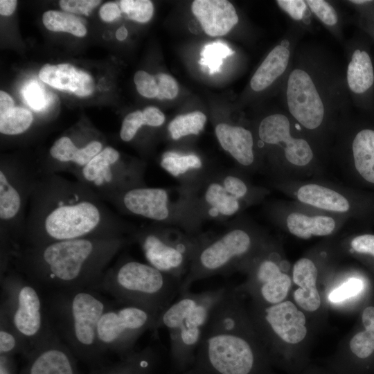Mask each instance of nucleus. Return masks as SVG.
<instances>
[{"mask_svg":"<svg viewBox=\"0 0 374 374\" xmlns=\"http://www.w3.org/2000/svg\"><path fill=\"white\" fill-rule=\"evenodd\" d=\"M352 150L357 172L365 180L374 184V130L359 131L353 141Z\"/></svg>","mask_w":374,"mask_h":374,"instance_id":"29","label":"nucleus"},{"mask_svg":"<svg viewBox=\"0 0 374 374\" xmlns=\"http://www.w3.org/2000/svg\"><path fill=\"white\" fill-rule=\"evenodd\" d=\"M188 202V197L182 201L174 202L171 192L167 188L142 185L123 192L110 202L127 213L166 223L181 217V215H189V208L181 206V203Z\"/></svg>","mask_w":374,"mask_h":374,"instance_id":"14","label":"nucleus"},{"mask_svg":"<svg viewBox=\"0 0 374 374\" xmlns=\"http://www.w3.org/2000/svg\"><path fill=\"white\" fill-rule=\"evenodd\" d=\"M45 27L53 32H66L77 37L87 34V28L76 16L57 10H48L43 14Z\"/></svg>","mask_w":374,"mask_h":374,"instance_id":"32","label":"nucleus"},{"mask_svg":"<svg viewBox=\"0 0 374 374\" xmlns=\"http://www.w3.org/2000/svg\"><path fill=\"white\" fill-rule=\"evenodd\" d=\"M276 3L296 21L302 20L307 10V3L303 0H278Z\"/></svg>","mask_w":374,"mask_h":374,"instance_id":"46","label":"nucleus"},{"mask_svg":"<svg viewBox=\"0 0 374 374\" xmlns=\"http://www.w3.org/2000/svg\"><path fill=\"white\" fill-rule=\"evenodd\" d=\"M142 112L144 121L148 126L159 127L165 122L164 114L157 107H148Z\"/></svg>","mask_w":374,"mask_h":374,"instance_id":"48","label":"nucleus"},{"mask_svg":"<svg viewBox=\"0 0 374 374\" xmlns=\"http://www.w3.org/2000/svg\"><path fill=\"white\" fill-rule=\"evenodd\" d=\"M346 81L350 91L362 94L367 91L374 82L372 61L365 51L355 49L346 69Z\"/></svg>","mask_w":374,"mask_h":374,"instance_id":"27","label":"nucleus"},{"mask_svg":"<svg viewBox=\"0 0 374 374\" xmlns=\"http://www.w3.org/2000/svg\"><path fill=\"white\" fill-rule=\"evenodd\" d=\"M181 280L148 263L123 259L106 269L92 290L159 317L179 294Z\"/></svg>","mask_w":374,"mask_h":374,"instance_id":"6","label":"nucleus"},{"mask_svg":"<svg viewBox=\"0 0 374 374\" xmlns=\"http://www.w3.org/2000/svg\"><path fill=\"white\" fill-rule=\"evenodd\" d=\"M297 197L303 203L331 211L346 212L350 208L348 201L341 194L317 184L301 186Z\"/></svg>","mask_w":374,"mask_h":374,"instance_id":"28","label":"nucleus"},{"mask_svg":"<svg viewBox=\"0 0 374 374\" xmlns=\"http://www.w3.org/2000/svg\"><path fill=\"white\" fill-rule=\"evenodd\" d=\"M293 281L299 287L294 292L296 303L303 310L314 312L321 305V296L317 287V268L308 258H301L293 267Z\"/></svg>","mask_w":374,"mask_h":374,"instance_id":"24","label":"nucleus"},{"mask_svg":"<svg viewBox=\"0 0 374 374\" xmlns=\"http://www.w3.org/2000/svg\"><path fill=\"white\" fill-rule=\"evenodd\" d=\"M133 237L139 244L148 264L181 282L207 238L163 226L135 232Z\"/></svg>","mask_w":374,"mask_h":374,"instance_id":"9","label":"nucleus"},{"mask_svg":"<svg viewBox=\"0 0 374 374\" xmlns=\"http://www.w3.org/2000/svg\"><path fill=\"white\" fill-rule=\"evenodd\" d=\"M39 78L52 87L72 92L78 96H90L95 87L91 75L68 63L46 64L40 69Z\"/></svg>","mask_w":374,"mask_h":374,"instance_id":"22","label":"nucleus"},{"mask_svg":"<svg viewBox=\"0 0 374 374\" xmlns=\"http://www.w3.org/2000/svg\"><path fill=\"white\" fill-rule=\"evenodd\" d=\"M251 288L259 299L269 305L282 302L287 296L292 281L273 260L265 259L253 270Z\"/></svg>","mask_w":374,"mask_h":374,"instance_id":"20","label":"nucleus"},{"mask_svg":"<svg viewBox=\"0 0 374 374\" xmlns=\"http://www.w3.org/2000/svg\"><path fill=\"white\" fill-rule=\"evenodd\" d=\"M130 226L79 181L42 173L31 194L23 246L80 238L125 237ZM20 245V244H19Z\"/></svg>","mask_w":374,"mask_h":374,"instance_id":"1","label":"nucleus"},{"mask_svg":"<svg viewBox=\"0 0 374 374\" xmlns=\"http://www.w3.org/2000/svg\"><path fill=\"white\" fill-rule=\"evenodd\" d=\"M119 6L130 19L141 23L150 21L154 12V6L150 0H122Z\"/></svg>","mask_w":374,"mask_h":374,"instance_id":"38","label":"nucleus"},{"mask_svg":"<svg viewBox=\"0 0 374 374\" xmlns=\"http://www.w3.org/2000/svg\"><path fill=\"white\" fill-rule=\"evenodd\" d=\"M287 42H280L267 54L250 80L252 90H265L287 71L291 59V50Z\"/></svg>","mask_w":374,"mask_h":374,"instance_id":"25","label":"nucleus"},{"mask_svg":"<svg viewBox=\"0 0 374 374\" xmlns=\"http://www.w3.org/2000/svg\"><path fill=\"white\" fill-rule=\"evenodd\" d=\"M154 78L159 87L157 98L160 100L173 99L177 96L178 84L171 75L166 73H158L154 75Z\"/></svg>","mask_w":374,"mask_h":374,"instance_id":"43","label":"nucleus"},{"mask_svg":"<svg viewBox=\"0 0 374 374\" xmlns=\"http://www.w3.org/2000/svg\"><path fill=\"white\" fill-rule=\"evenodd\" d=\"M308 374H323V373L313 372V373H309Z\"/></svg>","mask_w":374,"mask_h":374,"instance_id":"56","label":"nucleus"},{"mask_svg":"<svg viewBox=\"0 0 374 374\" xmlns=\"http://www.w3.org/2000/svg\"><path fill=\"white\" fill-rule=\"evenodd\" d=\"M251 246V235L239 228L231 229L212 238H207L181 282L180 292L189 290L190 285L197 280L226 274L249 252Z\"/></svg>","mask_w":374,"mask_h":374,"instance_id":"11","label":"nucleus"},{"mask_svg":"<svg viewBox=\"0 0 374 374\" xmlns=\"http://www.w3.org/2000/svg\"><path fill=\"white\" fill-rule=\"evenodd\" d=\"M17 3L16 0H1L0 14L3 16L11 15L15 10Z\"/></svg>","mask_w":374,"mask_h":374,"instance_id":"52","label":"nucleus"},{"mask_svg":"<svg viewBox=\"0 0 374 374\" xmlns=\"http://www.w3.org/2000/svg\"><path fill=\"white\" fill-rule=\"evenodd\" d=\"M159 360L157 350L148 346L134 350L113 364L93 368L89 374H153Z\"/></svg>","mask_w":374,"mask_h":374,"instance_id":"26","label":"nucleus"},{"mask_svg":"<svg viewBox=\"0 0 374 374\" xmlns=\"http://www.w3.org/2000/svg\"><path fill=\"white\" fill-rule=\"evenodd\" d=\"M15 357L0 355V374H19Z\"/></svg>","mask_w":374,"mask_h":374,"instance_id":"50","label":"nucleus"},{"mask_svg":"<svg viewBox=\"0 0 374 374\" xmlns=\"http://www.w3.org/2000/svg\"><path fill=\"white\" fill-rule=\"evenodd\" d=\"M120 6L114 2L104 3L99 10V15L102 20L111 22L121 16Z\"/></svg>","mask_w":374,"mask_h":374,"instance_id":"49","label":"nucleus"},{"mask_svg":"<svg viewBox=\"0 0 374 374\" xmlns=\"http://www.w3.org/2000/svg\"><path fill=\"white\" fill-rule=\"evenodd\" d=\"M127 36V30L124 26H122L120 28H118L116 32V37L119 41L125 40Z\"/></svg>","mask_w":374,"mask_h":374,"instance_id":"53","label":"nucleus"},{"mask_svg":"<svg viewBox=\"0 0 374 374\" xmlns=\"http://www.w3.org/2000/svg\"><path fill=\"white\" fill-rule=\"evenodd\" d=\"M233 53L229 46L222 42L209 43L202 48L199 64L208 67L209 74L212 75L220 71L223 60Z\"/></svg>","mask_w":374,"mask_h":374,"instance_id":"36","label":"nucleus"},{"mask_svg":"<svg viewBox=\"0 0 374 374\" xmlns=\"http://www.w3.org/2000/svg\"><path fill=\"white\" fill-rule=\"evenodd\" d=\"M258 136L263 143L282 146L286 159L293 165L304 166L313 158L308 142L291 135L290 120L283 114L275 113L265 117L258 126Z\"/></svg>","mask_w":374,"mask_h":374,"instance_id":"16","label":"nucleus"},{"mask_svg":"<svg viewBox=\"0 0 374 374\" xmlns=\"http://www.w3.org/2000/svg\"><path fill=\"white\" fill-rule=\"evenodd\" d=\"M350 245L354 251L374 258V235H358L352 240Z\"/></svg>","mask_w":374,"mask_h":374,"instance_id":"47","label":"nucleus"},{"mask_svg":"<svg viewBox=\"0 0 374 374\" xmlns=\"http://www.w3.org/2000/svg\"><path fill=\"white\" fill-rule=\"evenodd\" d=\"M220 179L226 191L239 200L247 195V186L238 177L225 174L220 177Z\"/></svg>","mask_w":374,"mask_h":374,"instance_id":"45","label":"nucleus"},{"mask_svg":"<svg viewBox=\"0 0 374 374\" xmlns=\"http://www.w3.org/2000/svg\"><path fill=\"white\" fill-rule=\"evenodd\" d=\"M368 283L361 277H351L329 294V300L339 303L345 300L361 296L366 294Z\"/></svg>","mask_w":374,"mask_h":374,"instance_id":"37","label":"nucleus"},{"mask_svg":"<svg viewBox=\"0 0 374 374\" xmlns=\"http://www.w3.org/2000/svg\"><path fill=\"white\" fill-rule=\"evenodd\" d=\"M112 303L91 289L55 291L45 302L50 323L78 359L103 366L97 340L98 322Z\"/></svg>","mask_w":374,"mask_h":374,"instance_id":"4","label":"nucleus"},{"mask_svg":"<svg viewBox=\"0 0 374 374\" xmlns=\"http://www.w3.org/2000/svg\"><path fill=\"white\" fill-rule=\"evenodd\" d=\"M206 121V115L199 111L181 114L172 119L168 130L174 140L188 135H197L202 131Z\"/></svg>","mask_w":374,"mask_h":374,"instance_id":"33","label":"nucleus"},{"mask_svg":"<svg viewBox=\"0 0 374 374\" xmlns=\"http://www.w3.org/2000/svg\"><path fill=\"white\" fill-rule=\"evenodd\" d=\"M128 242L126 237L80 238L18 247L12 251L10 263L38 287L53 292L92 290Z\"/></svg>","mask_w":374,"mask_h":374,"instance_id":"2","label":"nucleus"},{"mask_svg":"<svg viewBox=\"0 0 374 374\" xmlns=\"http://www.w3.org/2000/svg\"><path fill=\"white\" fill-rule=\"evenodd\" d=\"M25 339L16 330L11 323L0 314V355L15 356L28 354Z\"/></svg>","mask_w":374,"mask_h":374,"instance_id":"34","label":"nucleus"},{"mask_svg":"<svg viewBox=\"0 0 374 374\" xmlns=\"http://www.w3.org/2000/svg\"><path fill=\"white\" fill-rule=\"evenodd\" d=\"M143 125L146 124L142 111L136 110L128 114L122 123L120 131L121 139L125 142L130 141Z\"/></svg>","mask_w":374,"mask_h":374,"instance_id":"41","label":"nucleus"},{"mask_svg":"<svg viewBox=\"0 0 374 374\" xmlns=\"http://www.w3.org/2000/svg\"><path fill=\"white\" fill-rule=\"evenodd\" d=\"M184 374H195V373H191V372H190L189 371H186L184 372Z\"/></svg>","mask_w":374,"mask_h":374,"instance_id":"55","label":"nucleus"},{"mask_svg":"<svg viewBox=\"0 0 374 374\" xmlns=\"http://www.w3.org/2000/svg\"><path fill=\"white\" fill-rule=\"evenodd\" d=\"M189 204L191 214L203 213L204 216L213 218L232 216L240 208V200L226 191L220 177L203 182L199 198L189 193Z\"/></svg>","mask_w":374,"mask_h":374,"instance_id":"19","label":"nucleus"},{"mask_svg":"<svg viewBox=\"0 0 374 374\" xmlns=\"http://www.w3.org/2000/svg\"><path fill=\"white\" fill-rule=\"evenodd\" d=\"M361 328L350 339L351 355L344 374H371L374 372V305H366L361 314Z\"/></svg>","mask_w":374,"mask_h":374,"instance_id":"18","label":"nucleus"},{"mask_svg":"<svg viewBox=\"0 0 374 374\" xmlns=\"http://www.w3.org/2000/svg\"><path fill=\"white\" fill-rule=\"evenodd\" d=\"M287 225L293 235L308 239L312 235H330L335 229V222L328 216L309 217L301 213H292L287 217Z\"/></svg>","mask_w":374,"mask_h":374,"instance_id":"30","label":"nucleus"},{"mask_svg":"<svg viewBox=\"0 0 374 374\" xmlns=\"http://www.w3.org/2000/svg\"><path fill=\"white\" fill-rule=\"evenodd\" d=\"M134 82L138 92L143 97L157 98L159 87L154 75L144 71H138L134 76Z\"/></svg>","mask_w":374,"mask_h":374,"instance_id":"42","label":"nucleus"},{"mask_svg":"<svg viewBox=\"0 0 374 374\" xmlns=\"http://www.w3.org/2000/svg\"><path fill=\"white\" fill-rule=\"evenodd\" d=\"M160 164L166 171L176 178H186V176L190 177L203 170L202 160L194 153L168 151L162 155Z\"/></svg>","mask_w":374,"mask_h":374,"instance_id":"31","label":"nucleus"},{"mask_svg":"<svg viewBox=\"0 0 374 374\" xmlns=\"http://www.w3.org/2000/svg\"><path fill=\"white\" fill-rule=\"evenodd\" d=\"M215 133L221 147L240 164L249 166L254 161L251 132L242 127L219 123Z\"/></svg>","mask_w":374,"mask_h":374,"instance_id":"23","label":"nucleus"},{"mask_svg":"<svg viewBox=\"0 0 374 374\" xmlns=\"http://www.w3.org/2000/svg\"><path fill=\"white\" fill-rule=\"evenodd\" d=\"M143 170L122 162L120 152L107 146L73 175L102 199L111 202L123 192L142 186Z\"/></svg>","mask_w":374,"mask_h":374,"instance_id":"13","label":"nucleus"},{"mask_svg":"<svg viewBox=\"0 0 374 374\" xmlns=\"http://www.w3.org/2000/svg\"><path fill=\"white\" fill-rule=\"evenodd\" d=\"M227 292L226 287L181 292L158 317L154 330L168 331L170 356L177 370L185 372L193 366L210 317Z\"/></svg>","mask_w":374,"mask_h":374,"instance_id":"5","label":"nucleus"},{"mask_svg":"<svg viewBox=\"0 0 374 374\" xmlns=\"http://www.w3.org/2000/svg\"><path fill=\"white\" fill-rule=\"evenodd\" d=\"M15 107L12 97L3 91H0V114Z\"/></svg>","mask_w":374,"mask_h":374,"instance_id":"51","label":"nucleus"},{"mask_svg":"<svg viewBox=\"0 0 374 374\" xmlns=\"http://www.w3.org/2000/svg\"><path fill=\"white\" fill-rule=\"evenodd\" d=\"M245 315L236 296L227 292L214 309L193 366L195 374H267L263 358L247 335Z\"/></svg>","mask_w":374,"mask_h":374,"instance_id":"3","label":"nucleus"},{"mask_svg":"<svg viewBox=\"0 0 374 374\" xmlns=\"http://www.w3.org/2000/svg\"><path fill=\"white\" fill-rule=\"evenodd\" d=\"M33 121L31 112L23 107H15L0 114V132L5 135H18L25 132Z\"/></svg>","mask_w":374,"mask_h":374,"instance_id":"35","label":"nucleus"},{"mask_svg":"<svg viewBox=\"0 0 374 374\" xmlns=\"http://www.w3.org/2000/svg\"><path fill=\"white\" fill-rule=\"evenodd\" d=\"M372 1H366V0H353V1H349V2L353 3L354 4H364L367 3H370Z\"/></svg>","mask_w":374,"mask_h":374,"instance_id":"54","label":"nucleus"},{"mask_svg":"<svg viewBox=\"0 0 374 374\" xmlns=\"http://www.w3.org/2000/svg\"><path fill=\"white\" fill-rule=\"evenodd\" d=\"M191 9L204 31L209 36H222L238 22L233 4L226 0H195Z\"/></svg>","mask_w":374,"mask_h":374,"instance_id":"21","label":"nucleus"},{"mask_svg":"<svg viewBox=\"0 0 374 374\" xmlns=\"http://www.w3.org/2000/svg\"><path fill=\"white\" fill-rule=\"evenodd\" d=\"M317 74L310 65L299 64L290 71L286 81L288 112L310 130L321 126L331 105L326 87Z\"/></svg>","mask_w":374,"mask_h":374,"instance_id":"12","label":"nucleus"},{"mask_svg":"<svg viewBox=\"0 0 374 374\" xmlns=\"http://www.w3.org/2000/svg\"><path fill=\"white\" fill-rule=\"evenodd\" d=\"M101 1L97 0H61L60 8L69 12L88 15Z\"/></svg>","mask_w":374,"mask_h":374,"instance_id":"44","label":"nucleus"},{"mask_svg":"<svg viewBox=\"0 0 374 374\" xmlns=\"http://www.w3.org/2000/svg\"><path fill=\"white\" fill-rule=\"evenodd\" d=\"M41 169L15 163H1L0 230L1 253H8L19 246L29 200L42 175Z\"/></svg>","mask_w":374,"mask_h":374,"instance_id":"8","label":"nucleus"},{"mask_svg":"<svg viewBox=\"0 0 374 374\" xmlns=\"http://www.w3.org/2000/svg\"><path fill=\"white\" fill-rule=\"evenodd\" d=\"M262 320L271 332L290 344L302 341L307 335L305 314L290 301L265 307Z\"/></svg>","mask_w":374,"mask_h":374,"instance_id":"17","label":"nucleus"},{"mask_svg":"<svg viewBox=\"0 0 374 374\" xmlns=\"http://www.w3.org/2000/svg\"><path fill=\"white\" fill-rule=\"evenodd\" d=\"M158 317L141 308L116 301L101 316L97 340L103 355L111 352L121 358L133 352L139 338L154 330Z\"/></svg>","mask_w":374,"mask_h":374,"instance_id":"10","label":"nucleus"},{"mask_svg":"<svg viewBox=\"0 0 374 374\" xmlns=\"http://www.w3.org/2000/svg\"><path fill=\"white\" fill-rule=\"evenodd\" d=\"M26 103L35 111H42L47 107L50 98L44 89L36 81L27 82L21 90Z\"/></svg>","mask_w":374,"mask_h":374,"instance_id":"39","label":"nucleus"},{"mask_svg":"<svg viewBox=\"0 0 374 374\" xmlns=\"http://www.w3.org/2000/svg\"><path fill=\"white\" fill-rule=\"evenodd\" d=\"M307 5L316 17L325 25L334 27L339 22L338 14L328 1L324 0H308Z\"/></svg>","mask_w":374,"mask_h":374,"instance_id":"40","label":"nucleus"},{"mask_svg":"<svg viewBox=\"0 0 374 374\" xmlns=\"http://www.w3.org/2000/svg\"><path fill=\"white\" fill-rule=\"evenodd\" d=\"M24 358L19 374H80L78 359L57 333Z\"/></svg>","mask_w":374,"mask_h":374,"instance_id":"15","label":"nucleus"},{"mask_svg":"<svg viewBox=\"0 0 374 374\" xmlns=\"http://www.w3.org/2000/svg\"><path fill=\"white\" fill-rule=\"evenodd\" d=\"M1 287L0 314L25 339L28 354L56 333L39 287L17 270H7L1 276Z\"/></svg>","mask_w":374,"mask_h":374,"instance_id":"7","label":"nucleus"}]
</instances>
